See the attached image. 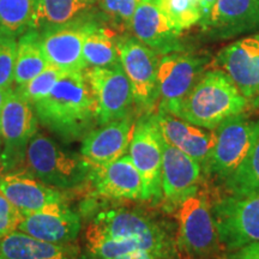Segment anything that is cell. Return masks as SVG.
I'll return each instance as SVG.
<instances>
[{
  "label": "cell",
  "mask_w": 259,
  "mask_h": 259,
  "mask_svg": "<svg viewBox=\"0 0 259 259\" xmlns=\"http://www.w3.org/2000/svg\"><path fill=\"white\" fill-rule=\"evenodd\" d=\"M32 107L38 122L64 143L82 141L97 126L95 97L84 71L65 72Z\"/></svg>",
  "instance_id": "6da1fadb"
},
{
  "label": "cell",
  "mask_w": 259,
  "mask_h": 259,
  "mask_svg": "<svg viewBox=\"0 0 259 259\" xmlns=\"http://www.w3.org/2000/svg\"><path fill=\"white\" fill-rule=\"evenodd\" d=\"M248 108L247 101L231 77L213 67L202 74L169 113L199 127L213 130L231 116L246 113Z\"/></svg>",
  "instance_id": "7a4b0ae2"
},
{
  "label": "cell",
  "mask_w": 259,
  "mask_h": 259,
  "mask_svg": "<svg viewBox=\"0 0 259 259\" xmlns=\"http://www.w3.org/2000/svg\"><path fill=\"white\" fill-rule=\"evenodd\" d=\"M25 169L48 186L61 191L89 184L92 166L82 155L69 150L56 139L37 131L25 153Z\"/></svg>",
  "instance_id": "3957f363"
},
{
  "label": "cell",
  "mask_w": 259,
  "mask_h": 259,
  "mask_svg": "<svg viewBox=\"0 0 259 259\" xmlns=\"http://www.w3.org/2000/svg\"><path fill=\"white\" fill-rule=\"evenodd\" d=\"M208 196L203 186L176 211L177 246L181 259H218L222 253Z\"/></svg>",
  "instance_id": "277c9868"
},
{
  "label": "cell",
  "mask_w": 259,
  "mask_h": 259,
  "mask_svg": "<svg viewBox=\"0 0 259 259\" xmlns=\"http://www.w3.org/2000/svg\"><path fill=\"white\" fill-rule=\"evenodd\" d=\"M211 212L222 252L259 241V192L226 193L212 202Z\"/></svg>",
  "instance_id": "5b68a950"
},
{
  "label": "cell",
  "mask_w": 259,
  "mask_h": 259,
  "mask_svg": "<svg viewBox=\"0 0 259 259\" xmlns=\"http://www.w3.org/2000/svg\"><path fill=\"white\" fill-rule=\"evenodd\" d=\"M116 50L131 84L136 112L138 115L154 113L158 105L157 69L161 56L128 34L116 37Z\"/></svg>",
  "instance_id": "8992f818"
},
{
  "label": "cell",
  "mask_w": 259,
  "mask_h": 259,
  "mask_svg": "<svg viewBox=\"0 0 259 259\" xmlns=\"http://www.w3.org/2000/svg\"><path fill=\"white\" fill-rule=\"evenodd\" d=\"M255 120L246 113L231 116L213 128L215 144L203 168L204 178L222 185L247 156L254 136Z\"/></svg>",
  "instance_id": "52a82bcc"
},
{
  "label": "cell",
  "mask_w": 259,
  "mask_h": 259,
  "mask_svg": "<svg viewBox=\"0 0 259 259\" xmlns=\"http://www.w3.org/2000/svg\"><path fill=\"white\" fill-rule=\"evenodd\" d=\"M34 107L17 90L11 89L0 112L2 153L6 173L23 168L25 153L38 131Z\"/></svg>",
  "instance_id": "ba28073f"
},
{
  "label": "cell",
  "mask_w": 259,
  "mask_h": 259,
  "mask_svg": "<svg viewBox=\"0 0 259 259\" xmlns=\"http://www.w3.org/2000/svg\"><path fill=\"white\" fill-rule=\"evenodd\" d=\"M127 155L143 179L145 202L160 204L163 138L155 118V112L138 115Z\"/></svg>",
  "instance_id": "9c48e42d"
},
{
  "label": "cell",
  "mask_w": 259,
  "mask_h": 259,
  "mask_svg": "<svg viewBox=\"0 0 259 259\" xmlns=\"http://www.w3.org/2000/svg\"><path fill=\"white\" fill-rule=\"evenodd\" d=\"M85 231L112 239L177 236V227L158 216L136 206L121 205L97 212Z\"/></svg>",
  "instance_id": "30bf717a"
},
{
  "label": "cell",
  "mask_w": 259,
  "mask_h": 259,
  "mask_svg": "<svg viewBox=\"0 0 259 259\" xmlns=\"http://www.w3.org/2000/svg\"><path fill=\"white\" fill-rule=\"evenodd\" d=\"M84 73L95 97L97 126L135 114L131 84L120 63L108 67H90Z\"/></svg>",
  "instance_id": "8fae6325"
},
{
  "label": "cell",
  "mask_w": 259,
  "mask_h": 259,
  "mask_svg": "<svg viewBox=\"0 0 259 259\" xmlns=\"http://www.w3.org/2000/svg\"><path fill=\"white\" fill-rule=\"evenodd\" d=\"M79 259H181L177 236L112 239L85 231Z\"/></svg>",
  "instance_id": "7c38bea8"
},
{
  "label": "cell",
  "mask_w": 259,
  "mask_h": 259,
  "mask_svg": "<svg viewBox=\"0 0 259 259\" xmlns=\"http://www.w3.org/2000/svg\"><path fill=\"white\" fill-rule=\"evenodd\" d=\"M210 58L190 52H173L160 57L157 69V108L170 112L205 72Z\"/></svg>",
  "instance_id": "4fadbf2b"
},
{
  "label": "cell",
  "mask_w": 259,
  "mask_h": 259,
  "mask_svg": "<svg viewBox=\"0 0 259 259\" xmlns=\"http://www.w3.org/2000/svg\"><path fill=\"white\" fill-rule=\"evenodd\" d=\"M212 66L231 77L250 109H259V34L226 46L215 57Z\"/></svg>",
  "instance_id": "5bb4252c"
},
{
  "label": "cell",
  "mask_w": 259,
  "mask_h": 259,
  "mask_svg": "<svg viewBox=\"0 0 259 259\" xmlns=\"http://www.w3.org/2000/svg\"><path fill=\"white\" fill-rule=\"evenodd\" d=\"M202 166L179 149L171 147L163 139L162 160V199L167 211H177L184 200L203 189Z\"/></svg>",
  "instance_id": "9a60e30c"
},
{
  "label": "cell",
  "mask_w": 259,
  "mask_h": 259,
  "mask_svg": "<svg viewBox=\"0 0 259 259\" xmlns=\"http://www.w3.org/2000/svg\"><path fill=\"white\" fill-rule=\"evenodd\" d=\"M200 30L212 40H227L259 31V0H216Z\"/></svg>",
  "instance_id": "2e32d148"
},
{
  "label": "cell",
  "mask_w": 259,
  "mask_h": 259,
  "mask_svg": "<svg viewBox=\"0 0 259 259\" xmlns=\"http://www.w3.org/2000/svg\"><path fill=\"white\" fill-rule=\"evenodd\" d=\"M93 22V19L83 17L72 23L42 30L41 47L48 64L65 72L85 70L83 44Z\"/></svg>",
  "instance_id": "e0dca14e"
},
{
  "label": "cell",
  "mask_w": 259,
  "mask_h": 259,
  "mask_svg": "<svg viewBox=\"0 0 259 259\" xmlns=\"http://www.w3.org/2000/svg\"><path fill=\"white\" fill-rule=\"evenodd\" d=\"M82 221L66 203L52 204L37 211L23 215L18 231L37 240L58 245L74 244L78 238Z\"/></svg>",
  "instance_id": "ac0fdd59"
},
{
  "label": "cell",
  "mask_w": 259,
  "mask_h": 259,
  "mask_svg": "<svg viewBox=\"0 0 259 259\" xmlns=\"http://www.w3.org/2000/svg\"><path fill=\"white\" fill-rule=\"evenodd\" d=\"M89 184L105 199L145 200L143 179L127 154L111 163L92 166Z\"/></svg>",
  "instance_id": "d6986e66"
},
{
  "label": "cell",
  "mask_w": 259,
  "mask_h": 259,
  "mask_svg": "<svg viewBox=\"0 0 259 259\" xmlns=\"http://www.w3.org/2000/svg\"><path fill=\"white\" fill-rule=\"evenodd\" d=\"M135 114L94 128L82 139L80 155L90 166L111 163L127 154L136 128Z\"/></svg>",
  "instance_id": "ffe728a7"
},
{
  "label": "cell",
  "mask_w": 259,
  "mask_h": 259,
  "mask_svg": "<svg viewBox=\"0 0 259 259\" xmlns=\"http://www.w3.org/2000/svg\"><path fill=\"white\" fill-rule=\"evenodd\" d=\"M130 29L135 37L160 56L184 51L181 34L170 27L160 0H139Z\"/></svg>",
  "instance_id": "44dd1931"
},
{
  "label": "cell",
  "mask_w": 259,
  "mask_h": 259,
  "mask_svg": "<svg viewBox=\"0 0 259 259\" xmlns=\"http://www.w3.org/2000/svg\"><path fill=\"white\" fill-rule=\"evenodd\" d=\"M0 191L23 215L66 203L65 191L46 185L25 168L6 173L0 180Z\"/></svg>",
  "instance_id": "7402d4cb"
},
{
  "label": "cell",
  "mask_w": 259,
  "mask_h": 259,
  "mask_svg": "<svg viewBox=\"0 0 259 259\" xmlns=\"http://www.w3.org/2000/svg\"><path fill=\"white\" fill-rule=\"evenodd\" d=\"M155 118L164 142L196 160L203 169L215 144L213 130L199 127L162 108H156Z\"/></svg>",
  "instance_id": "603a6c76"
},
{
  "label": "cell",
  "mask_w": 259,
  "mask_h": 259,
  "mask_svg": "<svg viewBox=\"0 0 259 259\" xmlns=\"http://www.w3.org/2000/svg\"><path fill=\"white\" fill-rule=\"evenodd\" d=\"M74 244L58 245L16 231L0 239V259H79Z\"/></svg>",
  "instance_id": "cb8c5ba5"
},
{
  "label": "cell",
  "mask_w": 259,
  "mask_h": 259,
  "mask_svg": "<svg viewBox=\"0 0 259 259\" xmlns=\"http://www.w3.org/2000/svg\"><path fill=\"white\" fill-rule=\"evenodd\" d=\"M95 0H36L32 29L61 27L85 17Z\"/></svg>",
  "instance_id": "d4e9b609"
},
{
  "label": "cell",
  "mask_w": 259,
  "mask_h": 259,
  "mask_svg": "<svg viewBox=\"0 0 259 259\" xmlns=\"http://www.w3.org/2000/svg\"><path fill=\"white\" fill-rule=\"evenodd\" d=\"M114 29L94 21L83 44V61L85 70L90 67H108L120 63L116 50Z\"/></svg>",
  "instance_id": "484cf974"
},
{
  "label": "cell",
  "mask_w": 259,
  "mask_h": 259,
  "mask_svg": "<svg viewBox=\"0 0 259 259\" xmlns=\"http://www.w3.org/2000/svg\"><path fill=\"white\" fill-rule=\"evenodd\" d=\"M48 65L50 64L41 47L40 34L36 29H29L18 40L14 74L15 85L17 88L24 85L41 73Z\"/></svg>",
  "instance_id": "4316f807"
},
{
  "label": "cell",
  "mask_w": 259,
  "mask_h": 259,
  "mask_svg": "<svg viewBox=\"0 0 259 259\" xmlns=\"http://www.w3.org/2000/svg\"><path fill=\"white\" fill-rule=\"evenodd\" d=\"M222 187L226 193L259 192V119L255 120L253 141L247 156Z\"/></svg>",
  "instance_id": "83f0119b"
},
{
  "label": "cell",
  "mask_w": 259,
  "mask_h": 259,
  "mask_svg": "<svg viewBox=\"0 0 259 259\" xmlns=\"http://www.w3.org/2000/svg\"><path fill=\"white\" fill-rule=\"evenodd\" d=\"M36 0H0V32L21 36L32 29Z\"/></svg>",
  "instance_id": "f1b7e54d"
},
{
  "label": "cell",
  "mask_w": 259,
  "mask_h": 259,
  "mask_svg": "<svg viewBox=\"0 0 259 259\" xmlns=\"http://www.w3.org/2000/svg\"><path fill=\"white\" fill-rule=\"evenodd\" d=\"M160 6L170 27L180 34L203 17L198 0H160Z\"/></svg>",
  "instance_id": "f546056e"
},
{
  "label": "cell",
  "mask_w": 259,
  "mask_h": 259,
  "mask_svg": "<svg viewBox=\"0 0 259 259\" xmlns=\"http://www.w3.org/2000/svg\"><path fill=\"white\" fill-rule=\"evenodd\" d=\"M64 73L65 71L60 70L59 67L48 65L41 73H38L36 77L29 80L24 85L16 88V90L29 103L34 106L35 103L40 101L44 97H46L51 93V90L53 89V87L56 85L58 80L63 77Z\"/></svg>",
  "instance_id": "4dcf8cb0"
},
{
  "label": "cell",
  "mask_w": 259,
  "mask_h": 259,
  "mask_svg": "<svg viewBox=\"0 0 259 259\" xmlns=\"http://www.w3.org/2000/svg\"><path fill=\"white\" fill-rule=\"evenodd\" d=\"M139 0H100V9L113 27L126 30L131 27V21Z\"/></svg>",
  "instance_id": "1f68e13d"
},
{
  "label": "cell",
  "mask_w": 259,
  "mask_h": 259,
  "mask_svg": "<svg viewBox=\"0 0 259 259\" xmlns=\"http://www.w3.org/2000/svg\"><path fill=\"white\" fill-rule=\"evenodd\" d=\"M18 41L16 36L0 32V88L12 89Z\"/></svg>",
  "instance_id": "d6a6232c"
},
{
  "label": "cell",
  "mask_w": 259,
  "mask_h": 259,
  "mask_svg": "<svg viewBox=\"0 0 259 259\" xmlns=\"http://www.w3.org/2000/svg\"><path fill=\"white\" fill-rule=\"evenodd\" d=\"M22 220L23 213L0 191V239L18 231V226Z\"/></svg>",
  "instance_id": "836d02e7"
},
{
  "label": "cell",
  "mask_w": 259,
  "mask_h": 259,
  "mask_svg": "<svg viewBox=\"0 0 259 259\" xmlns=\"http://www.w3.org/2000/svg\"><path fill=\"white\" fill-rule=\"evenodd\" d=\"M218 259H259V241L234 251L222 252Z\"/></svg>",
  "instance_id": "e575fe53"
},
{
  "label": "cell",
  "mask_w": 259,
  "mask_h": 259,
  "mask_svg": "<svg viewBox=\"0 0 259 259\" xmlns=\"http://www.w3.org/2000/svg\"><path fill=\"white\" fill-rule=\"evenodd\" d=\"M198 2H199L200 9H202V14H203L202 18H204L210 11H211L213 5H215L216 0H198Z\"/></svg>",
  "instance_id": "d590c367"
},
{
  "label": "cell",
  "mask_w": 259,
  "mask_h": 259,
  "mask_svg": "<svg viewBox=\"0 0 259 259\" xmlns=\"http://www.w3.org/2000/svg\"><path fill=\"white\" fill-rule=\"evenodd\" d=\"M10 92H11V89L5 90V89L0 88V112H2L3 106H4V103L6 101V99H8Z\"/></svg>",
  "instance_id": "8d00e7d4"
},
{
  "label": "cell",
  "mask_w": 259,
  "mask_h": 259,
  "mask_svg": "<svg viewBox=\"0 0 259 259\" xmlns=\"http://www.w3.org/2000/svg\"><path fill=\"white\" fill-rule=\"evenodd\" d=\"M6 174V169H5V164H4V160H3V153H2V149H0V180L3 179Z\"/></svg>",
  "instance_id": "74e56055"
},
{
  "label": "cell",
  "mask_w": 259,
  "mask_h": 259,
  "mask_svg": "<svg viewBox=\"0 0 259 259\" xmlns=\"http://www.w3.org/2000/svg\"><path fill=\"white\" fill-rule=\"evenodd\" d=\"M0 145H2V136H0Z\"/></svg>",
  "instance_id": "f35d334b"
}]
</instances>
